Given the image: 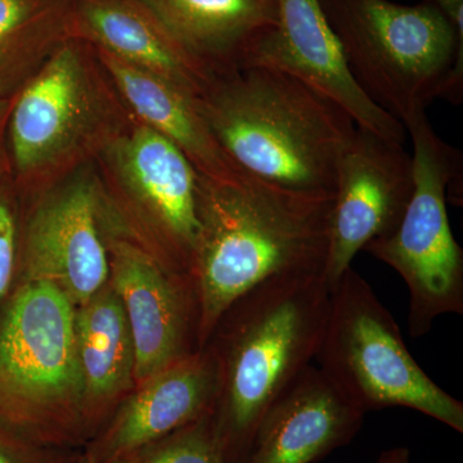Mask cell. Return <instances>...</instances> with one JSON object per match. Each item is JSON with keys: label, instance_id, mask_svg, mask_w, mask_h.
<instances>
[{"label": "cell", "instance_id": "obj_1", "mask_svg": "<svg viewBox=\"0 0 463 463\" xmlns=\"http://www.w3.org/2000/svg\"><path fill=\"white\" fill-rule=\"evenodd\" d=\"M332 199L243 175L199 174L200 233L192 277L200 306V346L241 297L279 277L323 276Z\"/></svg>", "mask_w": 463, "mask_h": 463}, {"label": "cell", "instance_id": "obj_2", "mask_svg": "<svg viewBox=\"0 0 463 463\" xmlns=\"http://www.w3.org/2000/svg\"><path fill=\"white\" fill-rule=\"evenodd\" d=\"M199 105L241 172L334 196L337 165L356 124L325 94L285 72L249 66L214 75Z\"/></svg>", "mask_w": 463, "mask_h": 463}, {"label": "cell", "instance_id": "obj_3", "mask_svg": "<svg viewBox=\"0 0 463 463\" xmlns=\"http://www.w3.org/2000/svg\"><path fill=\"white\" fill-rule=\"evenodd\" d=\"M323 276L260 283L227 310L205 346L218 364L213 410L228 463H243L259 423L276 399L316 359L330 309Z\"/></svg>", "mask_w": 463, "mask_h": 463}, {"label": "cell", "instance_id": "obj_4", "mask_svg": "<svg viewBox=\"0 0 463 463\" xmlns=\"http://www.w3.org/2000/svg\"><path fill=\"white\" fill-rule=\"evenodd\" d=\"M75 310L44 281H17L0 309V425L62 449L97 435L85 407Z\"/></svg>", "mask_w": 463, "mask_h": 463}, {"label": "cell", "instance_id": "obj_5", "mask_svg": "<svg viewBox=\"0 0 463 463\" xmlns=\"http://www.w3.org/2000/svg\"><path fill=\"white\" fill-rule=\"evenodd\" d=\"M133 118L94 48L67 39L12 99L7 148L21 196L96 160Z\"/></svg>", "mask_w": 463, "mask_h": 463}, {"label": "cell", "instance_id": "obj_6", "mask_svg": "<svg viewBox=\"0 0 463 463\" xmlns=\"http://www.w3.org/2000/svg\"><path fill=\"white\" fill-rule=\"evenodd\" d=\"M330 21L358 87L402 124L437 99L463 100V35L434 5L336 0Z\"/></svg>", "mask_w": 463, "mask_h": 463}, {"label": "cell", "instance_id": "obj_7", "mask_svg": "<svg viewBox=\"0 0 463 463\" xmlns=\"http://www.w3.org/2000/svg\"><path fill=\"white\" fill-rule=\"evenodd\" d=\"M316 359L323 374L362 412L410 408L462 434V402L420 367L394 317L353 268L332 288Z\"/></svg>", "mask_w": 463, "mask_h": 463}, {"label": "cell", "instance_id": "obj_8", "mask_svg": "<svg viewBox=\"0 0 463 463\" xmlns=\"http://www.w3.org/2000/svg\"><path fill=\"white\" fill-rule=\"evenodd\" d=\"M412 141L414 190L403 219L364 251L388 264L410 291L411 336L435 319L463 315V252L450 230L448 203L462 205V155L432 129L426 111L404 121Z\"/></svg>", "mask_w": 463, "mask_h": 463}, {"label": "cell", "instance_id": "obj_9", "mask_svg": "<svg viewBox=\"0 0 463 463\" xmlns=\"http://www.w3.org/2000/svg\"><path fill=\"white\" fill-rule=\"evenodd\" d=\"M94 161L134 236L169 269L192 277L200 221L199 173L190 160L133 118Z\"/></svg>", "mask_w": 463, "mask_h": 463}, {"label": "cell", "instance_id": "obj_10", "mask_svg": "<svg viewBox=\"0 0 463 463\" xmlns=\"http://www.w3.org/2000/svg\"><path fill=\"white\" fill-rule=\"evenodd\" d=\"M17 281L56 286L75 307L109 281V239L125 223L96 161L29 197Z\"/></svg>", "mask_w": 463, "mask_h": 463}, {"label": "cell", "instance_id": "obj_11", "mask_svg": "<svg viewBox=\"0 0 463 463\" xmlns=\"http://www.w3.org/2000/svg\"><path fill=\"white\" fill-rule=\"evenodd\" d=\"M109 283L134 344L136 385L201 350L200 306L194 279L174 272L127 223L109 239Z\"/></svg>", "mask_w": 463, "mask_h": 463}, {"label": "cell", "instance_id": "obj_12", "mask_svg": "<svg viewBox=\"0 0 463 463\" xmlns=\"http://www.w3.org/2000/svg\"><path fill=\"white\" fill-rule=\"evenodd\" d=\"M413 190L412 155L401 143L356 127L335 182L323 272L330 292L359 251L397 230Z\"/></svg>", "mask_w": 463, "mask_h": 463}, {"label": "cell", "instance_id": "obj_13", "mask_svg": "<svg viewBox=\"0 0 463 463\" xmlns=\"http://www.w3.org/2000/svg\"><path fill=\"white\" fill-rule=\"evenodd\" d=\"M277 70L336 102L356 127L388 141H405L401 121L365 96L347 69L322 0H277V24L250 48L241 67Z\"/></svg>", "mask_w": 463, "mask_h": 463}, {"label": "cell", "instance_id": "obj_14", "mask_svg": "<svg viewBox=\"0 0 463 463\" xmlns=\"http://www.w3.org/2000/svg\"><path fill=\"white\" fill-rule=\"evenodd\" d=\"M218 388L215 356L203 346L136 385L87 444L80 463H112L136 456L213 412Z\"/></svg>", "mask_w": 463, "mask_h": 463}, {"label": "cell", "instance_id": "obj_15", "mask_svg": "<svg viewBox=\"0 0 463 463\" xmlns=\"http://www.w3.org/2000/svg\"><path fill=\"white\" fill-rule=\"evenodd\" d=\"M365 413L307 365L270 405L243 463H312L349 444Z\"/></svg>", "mask_w": 463, "mask_h": 463}, {"label": "cell", "instance_id": "obj_16", "mask_svg": "<svg viewBox=\"0 0 463 463\" xmlns=\"http://www.w3.org/2000/svg\"><path fill=\"white\" fill-rule=\"evenodd\" d=\"M71 35L199 99L214 78L141 0H74Z\"/></svg>", "mask_w": 463, "mask_h": 463}, {"label": "cell", "instance_id": "obj_17", "mask_svg": "<svg viewBox=\"0 0 463 463\" xmlns=\"http://www.w3.org/2000/svg\"><path fill=\"white\" fill-rule=\"evenodd\" d=\"M96 51L130 114L173 143L200 175L237 181L246 175L228 158L192 96L166 79Z\"/></svg>", "mask_w": 463, "mask_h": 463}, {"label": "cell", "instance_id": "obj_18", "mask_svg": "<svg viewBox=\"0 0 463 463\" xmlns=\"http://www.w3.org/2000/svg\"><path fill=\"white\" fill-rule=\"evenodd\" d=\"M192 57L214 75L240 69L277 24V0H141Z\"/></svg>", "mask_w": 463, "mask_h": 463}, {"label": "cell", "instance_id": "obj_19", "mask_svg": "<svg viewBox=\"0 0 463 463\" xmlns=\"http://www.w3.org/2000/svg\"><path fill=\"white\" fill-rule=\"evenodd\" d=\"M75 340L85 407L99 434L136 388V353L129 326L111 283L75 310Z\"/></svg>", "mask_w": 463, "mask_h": 463}, {"label": "cell", "instance_id": "obj_20", "mask_svg": "<svg viewBox=\"0 0 463 463\" xmlns=\"http://www.w3.org/2000/svg\"><path fill=\"white\" fill-rule=\"evenodd\" d=\"M74 0H0V99H12L72 38Z\"/></svg>", "mask_w": 463, "mask_h": 463}, {"label": "cell", "instance_id": "obj_21", "mask_svg": "<svg viewBox=\"0 0 463 463\" xmlns=\"http://www.w3.org/2000/svg\"><path fill=\"white\" fill-rule=\"evenodd\" d=\"M133 463H228L212 412L137 453Z\"/></svg>", "mask_w": 463, "mask_h": 463}, {"label": "cell", "instance_id": "obj_22", "mask_svg": "<svg viewBox=\"0 0 463 463\" xmlns=\"http://www.w3.org/2000/svg\"><path fill=\"white\" fill-rule=\"evenodd\" d=\"M11 173L0 176V309L17 282L24 213Z\"/></svg>", "mask_w": 463, "mask_h": 463}, {"label": "cell", "instance_id": "obj_23", "mask_svg": "<svg viewBox=\"0 0 463 463\" xmlns=\"http://www.w3.org/2000/svg\"><path fill=\"white\" fill-rule=\"evenodd\" d=\"M69 449L42 446L0 425V463H80Z\"/></svg>", "mask_w": 463, "mask_h": 463}, {"label": "cell", "instance_id": "obj_24", "mask_svg": "<svg viewBox=\"0 0 463 463\" xmlns=\"http://www.w3.org/2000/svg\"><path fill=\"white\" fill-rule=\"evenodd\" d=\"M12 99H0V176L11 173L7 148V124Z\"/></svg>", "mask_w": 463, "mask_h": 463}, {"label": "cell", "instance_id": "obj_25", "mask_svg": "<svg viewBox=\"0 0 463 463\" xmlns=\"http://www.w3.org/2000/svg\"><path fill=\"white\" fill-rule=\"evenodd\" d=\"M432 5H437L457 32L463 35V0H434Z\"/></svg>", "mask_w": 463, "mask_h": 463}, {"label": "cell", "instance_id": "obj_26", "mask_svg": "<svg viewBox=\"0 0 463 463\" xmlns=\"http://www.w3.org/2000/svg\"><path fill=\"white\" fill-rule=\"evenodd\" d=\"M374 463H412L410 448L395 447L383 450Z\"/></svg>", "mask_w": 463, "mask_h": 463}, {"label": "cell", "instance_id": "obj_27", "mask_svg": "<svg viewBox=\"0 0 463 463\" xmlns=\"http://www.w3.org/2000/svg\"><path fill=\"white\" fill-rule=\"evenodd\" d=\"M134 458H136V456L129 457V458L120 459V461H116V462H112V463H133Z\"/></svg>", "mask_w": 463, "mask_h": 463}]
</instances>
